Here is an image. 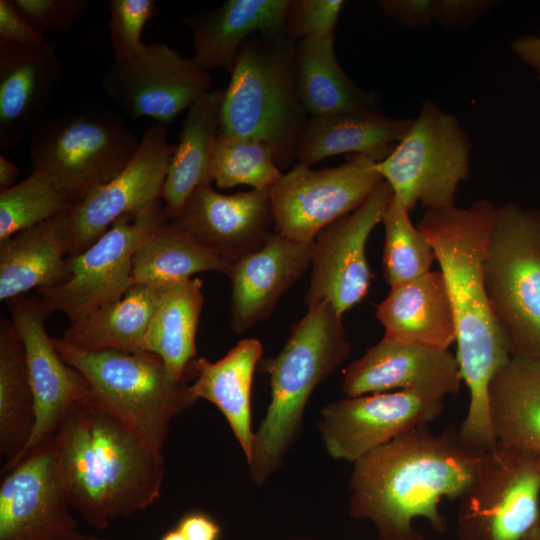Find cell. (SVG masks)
<instances>
[{"label": "cell", "mask_w": 540, "mask_h": 540, "mask_svg": "<svg viewBox=\"0 0 540 540\" xmlns=\"http://www.w3.org/2000/svg\"><path fill=\"white\" fill-rule=\"evenodd\" d=\"M497 207L481 199L467 208L426 210L417 227L436 254L456 325V358L469 391V405L458 435L473 452L497 445L488 400L493 376L511 359L507 340L487 295L483 263Z\"/></svg>", "instance_id": "6da1fadb"}, {"label": "cell", "mask_w": 540, "mask_h": 540, "mask_svg": "<svg viewBox=\"0 0 540 540\" xmlns=\"http://www.w3.org/2000/svg\"><path fill=\"white\" fill-rule=\"evenodd\" d=\"M481 456L463 445L456 429L414 428L353 463L348 512L370 521L377 540H425L413 525L417 518L445 533L439 504L460 497Z\"/></svg>", "instance_id": "7a4b0ae2"}, {"label": "cell", "mask_w": 540, "mask_h": 540, "mask_svg": "<svg viewBox=\"0 0 540 540\" xmlns=\"http://www.w3.org/2000/svg\"><path fill=\"white\" fill-rule=\"evenodd\" d=\"M54 440L69 505L93 528L106 529L159 498L162 451L91 399L68 409Z\"/></svg>", "instance_id": "3957f363"}, {"label": "cell", "mask_w": 540, "mask_h": 540, "mask_svg": "<svg viewBox=\"0 0 540 540\" xmlns=\"http://www.w3.org/2000/svg\"><path fill=\"white\" fill-rule=\"evenodd\" d=\"M281 351L265 360L271 400L254 434L250 460L252 481L264 484L280 467L300 434L304 410L313 390L351 351L342 315L329 302L307 307Z\"/></svg>", "instance_id": "277c9868"}, {"label": "cell", "mask_w": 540, "mask_h": 540, "mask_svg": "<svg viewBox=\"0 0 540 540\" xmlns=\"http://www.w3.org/2000/svg\"><path fill=\"white\" fill-rule=\"evenodd\" d=\"M296 44L285 28L250 37L230 72L221 110L219 131L266 143L280 170L296 159L309 118L298 94Z\"/></svg>", "instance_id": "5b68a950"}, {"label": "cell", "mask_w": 540, "mask_h": 540, "mask_svg": "<svg viewBox=\"0 0 540 540\" xmlns=\"http://www.w3.org/2000/svg\"><path fill=\"white\" fill-rule=\"evenodd\" d=\"M53 342L60 356L87 380L89 399L158 451H162L172 419L197 401L190 386L173 381L154 353L88 351L62 337Z\"/></svg>", "instance_id": "8992f818"}, {"label": "cell", "mask_w": 540, "mask_h": 540, "mask_svg": "<svg viewBox=\"0 0 540 540\" xmlns=\"http://www.w3.org/2000/svg\"><path fill=\"white\" fill-rule=\"evenodd\" d=\"M139 142L119 114L91 105L48 117L31 134L29 155L33 170L75 206L115 178Z\"/></svg>", "instance_id": "52a82bcc"}, {"label": "cell", "mask_w": 540, "mask_h": 540, "mask_svg": "<svg viewBox=\"0 0 540 540\" xmlns=\"http://www.w3.org/2000/svg\"><path fill=\"white\" fill-rule=\"evenodd\" d=\"M483 273L511 356H540V210L497 207Z\"/></svg>", "instance_id": "ba28073f"}, {"label": "cell", "mask_w": 540, "mask_h": 540, "mask_svg": "<svg viewBox=\"0 0 540 540\" xmlns=\"http://www.w3.org/2000/svg\"><path fill=\"white\" fill-rule=\"evenodd\" d=\"M471 144L457 117L428 100L403 139L376 169L409 210L455 206L461 181L470 172Z\"/></svg>", "instance_id": "9c48e42d"}, {"label": "cell", "mask_w": 540, "mask_h": 540, "mask_svg": "<svg viewBox=\"0 0 540 540\" xmlns=\"http://www.w3.org/2000/svg\"><path fill=\"white\" fill-rule=\"evenodd\" d=\"M458 500V540H522L540 521L538 454L497 443Z\"/></svg>", "instance_id": "30bf717a"}, {"label": "cell", "mask_w": 540, "mask_h": 540, "mask_svg": "<svg viewBox=\"0 0 540 540\" xmlns=\"http://www.w3.org/2000/svg\"><path fill=\"white\" fill-rule=\"evenodd\" d=\"M162 199L136 214L118 218L93 244L67 257L68 277L36 290L48 311L64 313L70 322L120 300L134 285L132 258L138 247L169 221Z\"/></svg>", "instance_id": "8fae6325"}, {"label": "cell", "mask_w": 540, "mask_h": 540, "mask_svg": "<svg viewBox=\"0 0 540 540\" xmlns=\"http://www.w3.org/2000/svg\"><path fill=\"white\" fill-rule=\"evenodd\" d=\"M374 159L352 154L339 166L298 163L270 188L276 232L314 242L325 227L359 208L384 181Z\"/></svg>", "instance_id": "7c38bea8"}, {"label": "cell", "mask_w": 540, "mask_h": 540, "mask_svg": "<svg viewBox=\"0 0 540 540\" xmlns=\"http://www.w3.org/2000/svg\"><path fill=\"white\" fill-rule=\"evenodd\" d=\"M210 87L207 71L163 42L147 44L138 57L114 61L102 79L105 93L130 117L163 124L189 109Z\"/></svg>", "instance_id": "4fadbf2b"}, {"label": "cell", "mask_w": 540, "mask_h": 540, "mask_svg": "<svg viewBox=\"0 0 540 540\" xmlns=\"http://www.w3.org/2000/svg\"><path fill=\"white\" fill-rule=\"evenodd\" d=\"M443 407V399L408 391L347 397L322 407L318 429L328 454L353 464L398 436L429 425Z\"/></svg>", "instance_id": "5bb4252c"}, {"label": "cell", "mask_w": 540, "mask_h": 540, "mask_svg": "<svg viewBox=\"0 0 540 540\" xmlns=\"http://www.w3.org/2000/svg\"><path fill=\"white\" fill-rule=\"evenodd\" d=\"M392 194L383 181L359 208L318 233L305 296L307 307L329 302L343 315L367 295L373 275L366 259V243L382 221Z\"/></svg>", "instance_id": "9a60e30c"}, {"label": "cell", "mask_w": 540, "mask_h": 540, "mask_svg": "<svg viewBox=\"0 0 540 540\" xmlns=\"http://www.w3.org/2000/svg\"><path fill=\"white\" fill-rule=\"evenodd\" d=\"M70 508L53 434L4 473L0 540H60L78 531Z\"/></svg>", "instance_id": "2e32d148"}, {"label": "cell", "mask_w": 540, "mask_h": 540, "mask_svg": "<svg viewBox=\"0 0 540 540\" xmlns=\"http://www.w3.org/2000/svg\"><path fill=\"white\" fill-rule=\"evenodd\" d=\"M175 149L167 140L165 124L150 125L127 166L70 211L68 256L88 248L118 218L161 199Z\"/></svg>", "instance_id": "e0dca14e"}, {"label": "cell", "mask_w": 540, "mask_h": 540, "mask_svg": "<svg viewBox=\"0 0 540 540\" xmlns=\"http://www.w3.org/2000/svg\"><path fill=\"white\" fill-rule=\"evenodd\" d=\"M8 304L12 324L25 348L35 420L26 446L2 473L51 437L74 403L90 397V387L85 377L60 356L53 338L47 333L45 320L50 312L42 300L22 295L9 300Z\"/></svg>", "instance_id": "ac0fdd59"}, {"label": "cell", "mask_w": 540, "mask_h": 540, "mask_svg": "<svg viewBox=\"0 0 540 540\" xmlns=\"http://www.w3.org/2000/svg\"><path fill=\"white\" fill-rule=\"evenodd\" d=\"M170 221L234 264L260 250L272 233L270 189L224 195L206 183L194 190L179 215Z\"/></svg>", "instance_id": "d6986e66"}, {"label": "cell", "mask_w": 540, "mask_h": 540, "mask_svg": "<svg viewBox=\"0 0 540 540\" xmlns=\"http://www.w3.org/2000/svg\"><path fill=\"white\" fill-rule=\"evenodd\" d=\"M461 381L449 350L382 339L347 367L341 389L347 397L408 391L444 399L459 391Z\"/></svg>", "instance_id": "ffe728a7"}, {"label": "cell", "mask_w": 540, "mask_h": 540, "mask_svg": "<svg viewBox=\"0 0 540 540\" xmlns=\"http://www.w3.org/2000/svg\"><path fill=\"white\" fill-rule=\"evenodd\" d=\"M54 42L32 49L0 44V149L16 147L49 117L62 77Z\"/></svg>", "instance_id": "44dd1931"}, {"label": "cell", "mask_w": 540, "mask_h": 540, "mask_svg": "<svg viewBox=\"0 0 540 540\" xmlns=\"http://www.w3.org/2000/svg\"><path fill=\"white\" fill-rule=\"evenodd\" d=\"M313 244L275 231L260 250L232 265L228 276L234 332L241 334L270 317L284 293L311 267Z\"/></svg>", "instance_id": "7402d4cb"}, {"label": "cell", "mask_w": 540, "mask_h": 540, "mask_svg": "<svg viewBox=\"0 0 540 540\" xmlns=\"http://www.w3.org/2000/svg\"><path fill=\"white\" fill-rule=\"evenodd\" d=\"M291 0H227L221 5L185 16L191 30L193 60L203 70L230 73L242 45L258 33L283 30Z\"/></svg>", "instance_id": "603a6c76"}, {"label": "cell", "mask_w": 540, "mask_h": 540, "mask_svg": "<svg viewBox=\"0 0 540 540\" xmlns=\"http://www.w3.org/2000/svg\"><path fill=\"white\" fill-rule=\"evenodd\" d=\"M384 340L448 350L456 342V325L440 270L391 287L378 305Z\"/></svg>", "instance_id": "cb8c5ba5"}, {"label": "cell", "mask_w": 540, "mask_h": 540, "mask_svg": "<svg viewBox=\"0 0 540 540\" xmlns=\"http://www.w3.org/2000/svg\"><path fill=\"white\" fill-rule=\"evenodd\" d=\"M70 211L0 241L1 301L67 279Z\"/></svg>", "instance_id": "d4e9b609"}, {"label": "cell", "mask_w": 540, "mask_h": 540, "mask_svg": "<svg viewBox=\"0 0 540 540\" xmlns=\"http://www.w3.org/2000/svg\"><path fill=\"white\" fill-rule=\"evenodd\" d=\"M262 351L259 340L243 339L215 362L196 358L188 373L195 377L189 385L193 397L205 399L219 409L243 450L246 462L251 457L255 434L251 427L253 376Z\"/></svg>", "instance_id": "484cf974"}, {"label": "cell", "mask_w": 540, "mask_h": 540, "mask_svg": "<svg viewBox=\"0 0 540 540\" xmlns=\"http://www.w3.org/2000/svg\"><path fill=\"white\" fill-rule=\"evenodd\" d=\"M412 119H396L380 111L309 117L296 147L299 163L311 166L343 153L379 162L393 151Z\"/></svg>", "instance_id": "4316f807"}, {"label": "cell", "mask_w": 540, "mask_h": 540, "mask_svg": "<svg viewBox=\"0 0 540 540\" xmlns=\"http://www.w3.org/2000/svg\"><path fill=\"white\" fill-rule=\"evenodd\" d=\"M491 426L498 444L540 451V356H512L488 388Z\"/></svg>", "instance_id": "83f0119b"}, {"label": "cell", "mask_w": 540, "mask_h": 540, "mask_svg": "<svg viewBox=\"0 0 540 540\" xmlns=\"http://www.w3.org/2000/svg\"><path fill=\"white\" fill-rule=\"evenodd\" d=\"M334 42L332 33L296 44L297 88L308 116L379 111L377 95L359 87L339 65Z\"/></svg>", "instance_id": "f1b7e54d"}, {"label": "cell", "mask_w": 540, "mask_h": 540, "mask_svg": "<svg viewBox=\"0 0 540 540\" xmlns=\"http://www.w3.org/2000/svg\"><path fill=\"white\" fill-rule=\"evenodd\" d=\"M225 89L210 90L188 109L171 158L161 199L170 220L199 186L211 183L210 162L220 128Z\"/></svg>", "instance_id": "f546056e"}, {"label": "cell", "mask_w": 540, "mask_h": 540, "mask_svg": "<svg viewBox=\"0 0 540 540\" xmlns=\"http://www.w3.org/2000/svg\"><path fill=\"white\" fill-rule=\"evenodd\" d=\"M204 303L199 278L159 286L145 349L160 357L168 375L177 383L186 382L196 359V334Z\"/></svg>", "instance_id": "4dcf8cb0"}, {"label": "cell", "mask_w": 540, "mask_h": 540, "mask_svg": "<svg viewBox=\"0 0 540 540\" xmlns=\"http://www.w3.org/2000/svg\"><path fill=\"white\" fill-rule=\"evenodd\" d=\"M159 286L133 285L118 301L70 322L62 338L88 351L144 352Z\"/></svg>", "instance_id": "1f68e13d"}, {"label": "cell", "mask_w": 540, "mask_h": 540, "mask_svg": "<svg viewBox=\"0 0 540 540\" xmlns=\"http://www.w3.org/2000/svg\"><path fill=\"white\" fill-rule=\"evenodd\" d=\"M232 263L197 242L171 221L160 225L135 251L134 285L162 286L206 271L229 274Z\"/></svg>", "instance_id": "d6a6232c"}, {"label": "cell", "mask_w": 540, "mask_h": 540, "mask_svg": "<svg viewBox=\"0 0 540 540\" xmlns=\"http://www.w3.org/2000/svg\"><path fill=\"white\" fill-rule=\"evenodd\" d=\"M34 398L24 344L12 322L0 327V455L1 472L26 446L34 426Z\"/></svg>", "instance_id": "836d02e7"}, {"label": "cell", "mask_w": 540, "mask_h": 540, "mask_svg": "<svg viewBox=\"0 0 540 540\" xmlns=\"http://www.w3.org/2000/svg\"><path fill=\"white\" fill-rule=\"evenodd\" d=\"M409 212L392 194L382 219L385 229L382 266L390 287L427 274L437 260L430 240L412 224Z\"/></svg>", "instance_id": "e575fe53"}, {"label": "cell", "mask_w": 540, "mask_h": 540, "mask_svg": "<svg viewBox=\"0 0 540 540\" xmlns=\"http://www.w3.org/2000/svg\"><path fill=\"white\" fill-rule=\"evenodd\" d=\"M282 175L266 143L218 132L210 162L211 181L218 188L249 185L270 189Z\"/></svg>", "instance_id": "d590c367"}, {"label": "cell", "mask_w": 540, "mask_h": 540, "mask_svg": "<svg viewBox=\"0 0 540 540\" xmlns=\"http://www.w3.org/2000/svg\"><path fill=\"white\" fill-rule=\"evenodd\" d=\"M43 172L0 192V241L73 209Z\"/></svg>", "instance_id": "8d00e7d4"}, {"label": "cell", "mask_w": 540, "mask_h": 540, "mask_svg": "<svg viewBox=\"0 0 540 540\" xmlns=\"http://www.w3.org/2000/svg\"><path fill=\"white\" fill-rule=\"evenodd\" d=\"M108 23L114 61L122 62L145 53L142 41L146 23L159 9L153 0H111Z\"/></svg>", "instance_id": "74e56055"}, {"label": "cell", "mask_w": 540, "mask_h": 540, "mask_svg": "<svg viewBox=\"0 0 540 540\" xmlns=\"http://www.w3.org/2000/svg\"><path fill=\"white\" fill-rule=\"evenodd\" d=\"M342 0H291L285 32L295 42L334 33Z\"/></svg>", "instance_id": "f35d334b"}, {"label": "cell", "mask_w": 540, "mask_h": 540, "mask_svg": "<svg viewBox=\"0 0 540 540\" xmlns=\"http://www.w3.org/2000/svg\"><path fill=\"white\" fill-rule=\"evenodd\" d=\"M18 12L39 32L66 30L90 5L89 0H11Z\"/></svg>", "instance_id": "ab89813d"}, {"label": "cell", "mask_w": 540, "mask_h": 540, "mask_svg": "<svg viewBox=\"0 0 540 540\" xmlns=\"http://www.w3.org/2000/svg\"><path fill=\"white\" fill-rule=\"evenodd\" d=\"M48 41L14 7L11 0H0V44H17L27 48L44 47Z\"/></svg>", "instance_id": "60d3db41"}, {"label": "cell", "mask_w": 540, "mask_h": 540, "mask_svg": "<svg viewBox=\"0 0 540 540\" xmlns=\"http://www.w3.org/2000/svg\"><path fill=\"white\" fill-rule=\"evenodd\" d=\"M491 1L436 0L429 1L432 22L445 28L458 29L471 25L491 7Z\"/></svg>", "instance_id": "b9f144b4"}, {"label": "cell", "mask_w": 540, "mask_h": 540, "mask_svg": "<svg viewBox=\"0 0 540 540\" xmlns=\"http://www.w3.org/2000/svg\"><path fill=\"white\" fill-rule=\"evenodd\" d=\"M379 6L407 28L416 29L432 23L429 0H382Z\"/></svg>", "instance_id": "7bdbcfd3"}, {"label": "cell", "mask_w": 540, "mask_h": 540, "mask_svg": "<svg viewBox=\"0 0 540 540\" xmlns=\"http://www.w3.org/2000/svg\"><path fill=\"white\" fill-rule=\"evenodd\" d=\"M177 528L187 540H219L221 528L215 520L201 512L183 516Z\"/></svg>", "instance_id": "ee69618b"}, {"label": "cell", "mask_w": 540, "mask_h": 540, "mask_svg": "<svg viewBox=\"0 0 540 540\" xmlns=\"http://www.w3.org/2000/svg\"><path fill=\"white\" fill-rule=\"evenodd\" d=\"M512 51L532 67L540 80V31L538 35H523L511 43Z\"/></svg>", "instance_id": "f6af8a7d"}, {"label": "cell", "mask_w": 540, "mask_h": 540, "mask_svg": "<svg viewBox=\"0 0 540 540\" xmlns=\"http://www.w3.org/2000/svg\"><path fill=\"white\" fill-rule=\"evenodd\" d=\"M19 169L3 155L0 156V192L14 186Z\"/></svg>", "instance_id": "bcb514c9"}, {"label": "cell", "mask_w": 540, "mask_h": 540, "mask_svg": "<svg viewBox=\"0 0 540 540\" xmlns=\"http://www.w3.org/2000/svg\"><path fill=\"white\" fill-rule=\"evenodd\" d=\"M60 540H109V539L98 538L93 535H86V534L80 533L79 531H76Z\"/></svg>", "instance_id": "7dc6e473"}, {"label": "cell", "mask_w": 540, "mask_h": 540, "mask_svg": "<svg viewBox=\"0 0 540 540\" xmlns=\"http://www.w3.org/2000/svg\"><path fill=\"white\" fill-rule=\"evenodd\" d=\"M161 540H187L186 537L176 527L165 533Z\"/></svg>", "instance_id": "c3c4849f"}, {"label": "cell", "mask_w": 540, "mask_h": 540, "mask_svg": "<svg viewBox=\"0 0 540 540\" xmlns=\"http://www.w3.org/2000/svg\"><path fill=\"white\" fill-rule=\"evenodd\" d=\"M522 540H540V523L531 530Z\"/></svg>", "instance_id": "681fc988"}, {"label": "cell", "mask_w": 540, "mask_h": 540, "mask_svg": "<svg viewBox=\"0 0 540 540\" xmlns=\"http://www.w3.org/2000/svg\"><path fill=\"white\" fill-rule=\"evenodd\" d=\"M294 540H311V539H294Z\"/></svg>", "instance_id": "f907efd6"}, {"label": "cell", "mask_w": 540, "mask_h": 540, "mask_svg": "<svg viewBox=\"0 0 540 540\" xmlns=\"http://www.w3.org/2000/svg\"><path fill=\"white\" fill-rule=\"evenodd\" d=\"M537 454H538V456H539V459H540V451H539V452H538Z\"/></svg>", "instance_id": "816d5d0a"}, {"label": "cell", "mask_w": 540, "mask_h": 540, "mask_svg": "<svg viewBox=\"0 0 540 540\" xmlns=\"http://www.w3.org/2000/svg\"><path fill=\"white\" fill-rule=\"evenodd\" d=\"M539 523H540V521H539Z\"/></svg>", "instance_id": "f5cc1de1"}]
</instances>
